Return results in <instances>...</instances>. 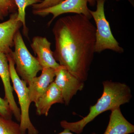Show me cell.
<instances>
[{
    "label": "cell",
    "instance_id": "cell-1",
    "mask_svg": "<svg viewBox=\"0 0 134 134\" xmlns=\"http://www.w3.org/2000/svg\"><path fill=\"white\" fill-rule=\"evenodd\" d=\"M52 32L55 60L77 79L86 81L96 53V26L85 16L75 14L59 18Z\"/></svg>",
    "mask_w": 134,
    "mask_h": 134
},
{
    "label": "cell",
    "instance_id": "cell-2",
    "mask_svg": "<svg viewBox=\"0 0 134 134\" xmlns=\"http://www.w3.org/2000/svg\"><path fill=\"white\" fill-rule=\"evenodd\" d=\"M103 94L97 103L90 107L88 115L76 122L62 121L60 122L62 127L77 134H81L87 125L102 113L120 108L121 105L130 102L132 92L126 84L105 81L103 82Z\"/></svg>",
    "mask_w": 134,
    "mask_h": 134
},
{
    "label": "cell",
    "instance_id": "cell-3",
    "mask_svg": "<svg viewBox=\"0 0 134 134\" xmlns=\"http://www.w3.org/2000/svg\"><path fill=\"white\" fill-rule=\"evenodd\" d=\"M14 43V51L8 54L16 65L15 69L17 74L29 85L43 68L37 58L32 55L28 50L19 30L15 35Z\"/></svg>",
    "mask_w": 134,
    "mask_h": 134
},
{
    "label": "cell",
    "instance_id": "cell-4",
    "mask_svg": "<svg viewBox=\"0 0 134 134\" xmlns=\"http://www.w3.org/2000/svg\"><path fill=\"white\" fill-rule=\"evenodd\" d=\"M105 0H96L97 9L95 11L90 10L92 17L96 24V53H100L105 50H112L122 53L124 49L120 46L111 31L110 24L105 14Z\"/></svg>",
    "mask_w": 134,
    "mask_h": 134
},
{
    "label": "cell",
    "instance_id": "cell-5",
    "mask_svg": "<svg viewBox=\"0 0 134 134\" xmlns=\"http://www.w3.org/2000/svg\"><path fill=\"white\" fill-rule=\"evenodd\" d=\"M10 79L13 85L14 90L18 97L21 111L20 128L21 134H38L39 132L32 123L29 115L31 102L29 96V90L26 82L20 78L15 69L14 62L9 54H7Z\"/></svg>",
    "mask_w": 134,
    "mask_h": 134
},
{
    "label": "cell",
    "instance_id": "cell-6",
    "mask_svg": "<svg viewBox=\"0 0 134 134\" xmlns=\"http://www.w3.org/2000/svg\"><path fill=\"white\" fill-rule=\"evenodd\" d=\"M96 0H65L59 5L55 7L39 10H32L34 14L45 17L51 14L53 16L48 22L50 25L53 20L57 17L66 13H74L82 14L89 19L92 18L88 7V3L91 6L96 5Z\"/></svg>",
    "mask_w": 134,
    "mask_h": 134
},
{
    "label": "cell",
    "instance_id": "cell-7",
    "mask_svg": "<svg viewBox=\"0 0 134 134\" xmlns=\"http://www.w3.org/2000/svg\"><path fill=\"white\" fill-rule=\"evenodd\" d=\"M54 82L62 93L64 104L68 105L73 97L77 92L81 91L84 87V82L77 79L64 67L60 66L55 70Z\"/></svg>",
    "mask_w": 134,
    "mask_h": 134
},
{
    "label": "cell",
    "instance_id": "cell-8",
    "mask_svg": "<svg viewBox=\"0 0 134 134\" xmlns=\"http://www.w3.org/2000/svg\"><path fill=\"white\" fill-rule=\"evenodd\" d=\"M18 15L17 11L12 13L7 21L0 23V52L6 55L12 52L15 35L23 26L21 22L17 20Z\"/></svg>",
    "mask_w": 134,
    "mask_h": 134
},
{
    "label": "cell",
    "instance_id": "cell-9",
    "mask_svg": "<svg viewBox=\"0 0 134 134\" xmlns=\"http://www.w3.org/2000/svg\"><path fill=\"white\" fill-rule=\"evenodd\" d=\"M51 43L45 37H34L31 46L42 68L58 69L60 65L55 60L53 52L51 50Z\"/></svg>",
    "mask_w": 134,
    "mask_h": 134
},
{
    "label": "cell",
    "instance_id": "cell-10",
    "mask_svg": "<svg viewBox=\"0 0 134 134\" xmlns=\"http://www.w3.org/2000/svg\"><path fill=\"white\" fill-rule=\"evenodd\" d=\"M0 77L2 81L4 91L5 98L9 103L12 114L16 119L20 122L21 111L15 100L13 91L14 88L10 83L9 66L7 56L5 54L0 52Z\"/></svg>",
    "mask_w": 134,
    "mask_h": 134
},
{
    "label": "cell",
    "instance_id": "cell-11",
    "mask_svg": "<svg viewBox=\"0 0 134 134\" xmlns=\"http://www.w3.org/2000/svg\"><path fill=\"white\" fill-rule=\"evenodd\" d=\"M39 76L34 78L28 85L29 96L31 103L35 104L44 92L49 85L54 81L55 70L52 68H43Z\"/></svg>",
    "mask_w": 134,
    "mask_h": 134
},
{
    "label": "cell",
    "instance_id": "cell-12",
    "mask_svg": "<svg viewBox=\"0 0 134 134\" xmlns=\"http://www.w3.org/2000/svg\"><path fill=\"white\" fill-rule=\"evenodd\" d=\"M56 103L64 104V102L61 91L53 82L35 104L37 114L47 116L51 107Z\"/></svg>",
    "mask_w": 134,
    "mask_h": 134
},
{
    "label": "cell",
    "instance_id": "cell-13",
    "mask_svg": "<svg viewBox=\"0 0 134 134\" xmlns=\"http://www.w3.org/2000/svg\"><path fill=\"white\" fill-rule=\"evenodd\" d=\"M111 111L107 128L103 134H130L134 132V126L122 115L120 108Z\"/></svg>",
    "mask_w": 134,
    "mask_h": 134
},
{
    "label": "cell",
    "instance_id": "cell-14",
    "mask_svg": "<svg viewBox=\"0 0 134 134\" xmlns=\"http://www.w3.org/2000/svg\"><path fill=\"white\" fill-rule=\"evenodd\" d=\"M17 7V20L21 22L25 36L28 37V29L25 22V10L27 7L42 2L43 0H14Z\"/></svg>",
    "mask_w": 134,
    "mask_h": 134
},
{
    "label": "cell",
    "instance_id": "cell-15",
    "mask_svg": "<svg viewBox=\"0 0 134 134\" xmlns=\"http://www.w3.org/2000/svg\"><path fill=\"white\" fill-rule=\"evenodd\" d=\"M0 134H21L20 125L0 115Z\"/></svg>",
    "mask_w": 134,
    "mask_h": 134
},
{
    "label": "cell",
    "instance_id": "cell-16",
    "mask_svg": "<svg viewBox=\"0 0 134 134\" xmlns=\"http://www.w3.org/2000/svg\"><path fill=\"white\" fill-rule=\"evenodd\" d=\"M17 10L14 0H0V12L4 17L16 12Z\"/></svg>",
    "mask_w": 134,
    "mask_h": 134
},
{
    "label": "cell",
    "instance_id": "cell-17",
    "mask_svg": "<svg viewBox=\"0 0 134 134\" xmlns=\"http://www.w3.org/2000/svg\"><path fill=\"white\" fill-rule=\"evenodd\" d=\"M65 0H43L42 2L32 6V10H39L55 7Z\"/></svg>",
    "mask_w": 134,
    "mask_h": 134
},
{
    "label": "cell",
    "instance_id": "cell-18",
    "mask_svg": "<svg viewBox=\"0 0 134 134\" xmlns=\"http://www.w3.org/2000/svg\"><path fill=\"white\" fill-rule=\"evenodd\" d=\"M0 115L6 119H12V113L9 103L5 98L0 97Z\"/></svg>",
    "mask_w": 134,
    "mask_h": 134
},
{
    "label": "cell",
    "instance_id": "cell-19",
    "mask_svg": "<svg viewBox=\"0 0 134 134\" xmlns=\"http://www.w3.org/2000/svg\"><path fill=\"white\" fill-rule=\"evenodd\" d=\"M58 134H74L72 133L71 132H70V131H69V130L68 129H64V130H63V132H61V133H59ZM92 134H97L96 133H92Z\"/></svg>",
    "mask_w": 134,
    "mask_h": 134
},
{
    "label": "cell",
    "instance_id": "cell-20",
    "mask_svg": "<svg viewBox=\"0 0 134 134\" xmlns=\"http://www.w3.org/2000/svg\"><path fill=\"white\" fill-rule=\"evenodd\" d=\"M4 17L3 16L2 14L1 13V12H0V20H3V19H4Z\"/></svg>",
    "mask_w": 134,
    "mask_h": 134
},
{
    "label": "cell",
    "instance_id": "cell-21",
    "mask_svg": "<svg viewBox=\"0 0 134 134\" xmlns=\"http://www.w3.org/2000/svg\"><path fill=\"white\" fill-rule=\"evenodd\" d=\"M117 1H119V0H117ZM129 1H130V2H132V0H129Z\"/></svg>",
    "mask_w": 134,
    "mask_h": 134
}]
</instances>
